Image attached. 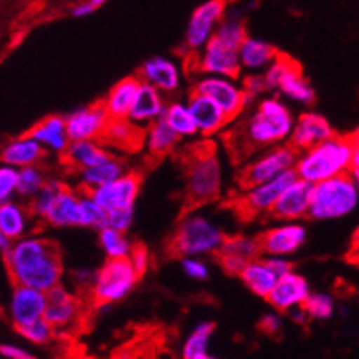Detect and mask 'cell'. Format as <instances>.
Wrapping results in <instances>:
<instances>
[{
  "label": "cell",
  "instance_id": "cell-25",
  "mask_svg": "<svg viewBox=\"0 0 359 359\" xmlns=\"http://www.w3.org/2000/svg\"><path fill=\"white\" fill-rule=\"evenodd\" d=\"M47 150L29 135L8 140L2 147V165L22 170L29 166H40Z\"/></svg>",
  "mask_w": 359,
  "mask_h": 359
},
{
  "label": "cell",
  "instance_id": "cell-28",
  "mask_svg": "<svg viewBox=\"0 0 359 359\" xmlns=\"http://www.w3.org/2000/svg\"><path fill=\"white\" fill-rule=\"evenodd\" d=\"M111 158H113L111 150L100 142H72L63 154L65 163L79 172L95 168Z\"/></svg>",
  "mask_w": 359,
  "mask_h": 359
},
{
  "label": "cell",
  "instance_id": "cell-18",
  "mask_svg": "<svg viewBox=\"0 0 359 359\" xmlns=\"http://www.w3.org/2000/svg\"><path fill=\"white\" fill-rule=\"evenodd\" d=\"M332 136H334V129L324 115L315 111H306L297 118L288 145L302 154L318 147L320 143L331 140Z\"/></svg>",
  "mask_w": 359,
  "mask_h": 359
},
{
  "label": "cell",
  "instance_id": "cell-13",
  "mask_svg": "<svg viewBox=\"0 0 359 359\" xmlns=\"http://www.w3.org/2000/svg\"><path fill=\"white\" fill-rule=\"evenodd\" d=\"M109 122L111 116L102 102L79 107L67 116L70 142H100Z\"/></svg>",
  "mask_w": 359,
  "mask_h": 359
},
{
  "label": "cell",
  "instance_id": "cell-29",
  "mask_svg": "<svg viewBox=\"0 0 359 359\" xmlns=\"http://www.w3.org/2000/svg\"><path fill=\"white\" fill-rule=\"evenodd\" d=\"M31 211L22 202L9 201L0 204V234L11 241H18L29 236L31 229Z\"/></svg>",
  "mask_w": 359,
  "mask_h": 359
},
{
  "label": "cell",
  "instance_id": "cell-56",
  "mask_svg": "<svg viewBox=\"0 0 359 359\" xmlns=\"http://www.w3.org/2000/svg\"><path fill=\"white\" fill-rule=\"evenodd\" d=\"M0 354H2L4 359H36L31 352L13 344L2 345V347H0Z\"/></svg>",
  "mask_w": 359,
  "mask_h": 359
},
{
  "label": "cell",
  "instance_id": "cell-15",
  "mask_svg": "<svg viewBox=\"0 0 359 359\" xmlns=\"http://www.w3.org/2000/svg\"><path fill=\"white\" fill-rule=\"evenodd\" d=\"M261 243L259 236H245V234H234L225 238L224 245L217 252V261L229 276H241L247 264L259 259Z\"/></svg>",
  "mask_w": 359,
  "mask_h": 359
},
{
  "label": "cell",
  "instance_id": "cell-30",
  "mask_svg": "<svg viewBox=\"0 0 359 359\" xmlns=\"http://www.w3.org/2000/svg\"><path fill=\"white\" fill-rule=\"evenodd\" d=\"M52 227H83V208H81V194H75L70 188H65L55 201L54 208L47 217Z\"/></svg>",
  "mask_w": 359,
  "mask_h": 359
},
{
  "label": "cell",
  "instance_id": "cell-49",
  "mask_svg": "<svg viewBox=\"0 0 359 359\" xmlns=\"http://www.w3.org/2000/svg\"><path fill=\"white\" fill-rule=\"evenodd\" d=\"M283 327H285V320L279 313H264L257 322V329L266 336L280 334Z\"/></svg>",
  "mask_w": 359,
  "mask_h": 359
},
{
  "label": "cell",
  "instance_id": "cell-19",
  "mask_svg": "<svg viewBox=\"0 0 359 359\" xmlns=\"http://www.w3.org/2000/svg\"><path fill=\"white\" fill-rule=\"evenodd\" d=\"M313 188L315 186L302 181V179L293 182L288 190L283 194V197L279 198L270 217L277 218L280 222H299L302 218L309 217L313 202Z\"/></svg>",
  "mask_w": 359,
  "mask_h": 359
},
{
  "label": "cell",
  "instance_id": "cell-47",
  "mask_svg": "<svg viewBox=\"0 0 359 359\" xmlns=\"http://www.w3.org/2000/svg\"><path fill=\"white\" fill-rule=\"evenodd\" d=\"M181 266L186 276H190L195 280H205L210 277V269L201 257H184L181 259Z\"/></svg>",
  "mask_w": 359,
  "mask_h": 359
},
{
  "label": "cell",
  "instance_id": "cell-32",
  "mask_svg": "<svg viewBox=\"0 0 359 359\" xmlns=\"http://www.w3.org/2000/svg\"><path fill=\"white\" fill-rule=\"evenodd\" d=\"M277 91L283 93L286 99L293 100L297 104H302V106H311L315 102V90H313L311 83L304 77L302 68H300V65L295 60L290 61Z\"/></svg>",
  "mask_w": 359,
  "mask_h": 359
},
{
  "label": "cell",
  "instance_id": "cell-59",
  "mask_svg": "<svg viewBox=\"0 0 359 359\" xmlns=\"http://www.w3.org/2000/svg\"><path fill=\"white\" fill-rule=\"evenodd\" d=\"M352 142H354V163L352 168H359V136L352 135Z\"/></svg>",
  "mask_w": 359,
  "mask_h": 359
},
{
  "label": "cell",
  "instance_id": "cell-43",
  "mask_svg": "<svg viewBox=\"0 0 359 359\" xmlns=\"http://www.w3.org/2000/svg\"><path fill=\"white\" fill-rule=\"evenodd\" d=\"M81 208H83V227L102 231L107 227V213L93 201L91 194L81 191Z\"/></svg>",
  "mask_w": 359,
  "mask_h": 359
},
{
  "label": "cell",
  "instance_id": "cell-54",
  "mask_svg": "<svg viewBox=\"0 0 359 359\" xmlns=\"http://www.w3.org/2000/svg\"><path fill=\"white\" fill-rule=\"evenodd\" d=\"M264 261H266V264L270 266V270L276 273L277 279L293 272V264L292 261H288V257H264Z\"/></svg>",
  "mask_w": 359,
  "mask_h": 359
},
{
  "label": "cell",
  "instance_id": "cell-33",
  "mask_svg": "<svg viewBox=\"0 0 359 359\" xmlns=\"http://www.w3.org/2000/svg\"><path fill=\"white\" fill-rule=\"evenodd\" d=\"M241 283H243L254 295L261 297V299L269 300L270 293L273 292L277 285V276L270 270V266L266 264L264 257L252 261L250 264H247V269L241 272L240 276Z\"/></svg>",
  "mask_w": 359,
  "mask_h": 359
},
{
  "label": "cell",
  "instance_id": "cell-48",
  "mask_svg": "<svg viewBox=\"0 0 359 359\" xmlns=\"http://www.w3.org/2000/svg\"><path fill=\"white\" fill-rule=\"evenodd\" d=\"M241 86H243L247 97L252 100H256L257 97L263 95V93H266V91H269L266 90V81H264L263 74L247 75V77H243V81H241Z\"/></svg>",
  "mask_w": 359,
  "mask_h": 359
},
{
  "label": "cell",
  "instance_id": "cell-38",
  "mask_svg": "<svg viewBox=\"0 0 359 359\" xmlns=\"http://www.w3.org/2000/svg\"><path fill=\"white\" fill-rule=\"evenodd\" d=\"M65 188H67V186L61 181H57V179H48L47 184L43 186V190L27 204L32 217L40 218V220H47L48 213L52 211L55 201H57V197H60L61 191H63Z\"/></svg>",
  "mask_w": 359,
  "mask_h": 359
},
{
  "label": "cell",
  "instance_id": "cell-5",
  "mask_svg": "<svg viewBox=\"0 0 359 359\" xmlns=\"http://www.w3.org/2000/svg\"><path fill=\"white\" fill-rule=\"evenodd\" d=\"M224 231L204 215L186 213L170 238L168 250L175 257H201L220 250L225 241Z\"/></svg>",
  "mask_w": 359,
  "mask_h": 359
},
{
  "label": "cell",
  "instance_id": "cell-24",
  "mask_svg": "<svg viewBox=\"0 0 359 359\" xmlns=\"http://www.w3.org/2000/svg\"><path fill=\"white\" fill-rule=\"evenodd\" d=\"M143 86V81L138 75H129L120 79L115 86L111 88L107 97L104 99V107L111 120H126L129 118L130 109L135 106L136 97Z\"/></svg>",
  "mask_w": 359,
  "mask_h": 359
},
{
  "label": "cell",
  "instance_id": "cell-12",
  "mask_svg": "<svg viewBox=\"0 0 359 359\" xmlns=\"http://www.w3.org/2000/svg\"><path fill=\"white\" fill-rule=\"evenodd\" d=\"M195 67L208 77H229L238 79L241 68L240 50L211 40L201 54H195Z\"/></svg>",
  "mask_w": 359,
  "mask_h": 359
},
{
  "label": "cell",
  "instance_id": "cell-11",
  "mask_svg": "<svg viewBox=\"0 0 359 359\" xmlns=\"http://www.w3.org/2000/svg\"><path fill=\"white\" fill-rule=\"evenodd\" d=\"M227 4L222 0H208L204 4L197 6L191 13L188 27L184 34V47L190 54H201L204 47L210 43L217 34L218 27L225 18Z\"/></svg>",
  "mask_w": 359,
  "mask_h": 359
},
{
  "label": "cell",
  "instance_id": "cell-46",
  "mask_svg": "<svg viewBox=\"0 0 359 359\" xmlns=\"http://www.w3.org/2000/svg\"><path fill=\"white\" fill-rule=\"evenodd\" d=\"M18 191V170L2 165L0 168V204L13 201Z\"/></svg>",
  "mask_w": 359,
  "mask_h": 359
},
{
  "label": "cell",
  "instance_id": "cell-4",
  "mask_svg": "<svg viewBox=\"0 0 359 359\" xmlns=\"http://www.w3.org/2000/svg\"><path fill=\"white\" fill-rule=\"evenodd\" d=\"M354 163V142L352 136L334 135L315 149L299 154L295 172L299 179L309 184H320L329 179L347 175Z\"/></svg>",
  "mask_w": 359,
  "mask_h": 359
},
{
  "label": "cell",
  "instance_id": "cell-34",
  "mask_svg": "<svg viewBox=\"0 0 359 359\" xmlns=\"http://www.w3.org/2000/svg\"><path fill=\"white\" fill-rule=\"evenodd\" d=\"M126 174H127V170L122 159L113 156V158L107 159V161L102 163V165L81 172L79 174L81 188H83V191L91 194V191L99 190V188L116 181V179H120Z\"/></svg>",
  "mask_w": 359,
  "mask_h": 359
},
{
  "label": "cell",
  "instance_id": "cell-41",
  "mask_svg": "<svg viewBox=\"0 0 359 359\" xmlns=\"http://www.w3.org/2000/svg\"><path fill=\"white\" fill-rule=\"evenodd\" d=\"M247 38H249V34H247L243 22L240 18H234V16H225L217 34H215V40L231 48H236V50H240Z\"/></svg>",
  "mask_w": 359,
  "mask_h": 359
},
{
  "label": "cell",
  "instance_id": "cell-9",
  "mask_svg": "<svg viewBox=\"0 0 359 359\" xmlns=\"http://www.w3.org/2000/svg\"><path fill=\"white\" fill-rule=\"evenodd\" d=\"M191 91L213 100L231 122L240 118L245 111L252 109V104L256 102V100L247 97L243 86L238 84L236 79H229V77H208V75H204L202 79H198L194 84Z\"/></svg>",
  "mask_w": 359,
  "mask_h": 359
},
{
  "label": "cell",
  "instance_id": "cell-39",
  "mask_svg": "<svg viewBox=\"0 0 359 359\" xmlns=\"http://www.w3.org/2000/svg\"><path fill=\"white\" fill-rule=\"evenodd\" d=\"M215 332L213 322H201L190 336L186 338L184 345H182V358L184 359H195L201 355L208 354L210 348V339Z\"/></svg>",
  "mask_w": 359,
  "mask_h": 359
},
{
  "label": "cell",
  "instance_id": "cell-52",
  "mask_svg": "<svg viewBox=\"0 0 359 359\" xmlns=\"http://www.w3.org/2000/svg\"><path fill=\"white\" fill-rule=\"evenodd\" d=\"M130 264H133V269L136 270L140 277L149 270L150 266V256H149V250L143 247V245H135V249H133V254L129 256Z\"/></svg>",
  "mask_w": 359,
  "mask_h": 359
},
{
  "label": "cell",
  "instance_id": "cell-1",
  "mask_svg": "<svg viewBox=\"0 0 359 359\" xmlns=\"http://www.w3.org/2000/svg\"><path fill=\"white\" fill-rule=\"evenodd\" d=\"M295 122V116L283 100L264 97L236 127H231L225 143L234 161H249L252 154H261L290 142Z\"/></svg>",
  "mask_w": 359,
  "mask_h": 359
},
{
  "label": "cell",
  "instance_id": "cell-50",
  "mask_svg": "<svg viewBox=\"0 0 359 359\" xmlns=\"http://www.w3.org/2000/svg\"><path fill=\"white\" fill-rule=\"evenodd\" d=\"M133 220H135V210L113 211L107 215V227L120 231V233H127L133 225Z\"/></svg>",
  "mask_w": 359,
  "mask_h": 359
},
{
  "label": "cell",
  "instance_id": "cell-17",
  "mask_svg": "<svg viewBox=\"0 0 359 359\" xmlns=\"http://www.w3.org/2000/svg\"><path fill=\"white\" fill-rule=\"evenodd\" d=\"M308 231L299 222H283L259 236L261 252L266 257H288L306 243Z\"/></svg>",
  "mask_w": 359,
  "mask_h": 359
},
{
  "label": "cell",
  "instance_id": "cell-10",
  "mask_svg": "<svg viewBox=\"0 0 359 359\" xmlns=\"http://www.w3.org/2000/svg\"><path fill=\"white\" fill-rule=\"evenodd\" d=\"M297 181H299L297 172L295 170H290V172L279 175L273 181L264 182V184L256 186L252 190L243 191L234 201L236 211L241 217L247 218V220L259 217V215H272L273 208L279 202V198L283 197V194Z\"/></svg>",
  "mask_w": 359,
  "mask_h": 359
},
{
  "label": "cell",
  "instance_id": "cell-3",
  "mask_svg": "<svg viewBox=\"0 0 359 359\" xmlns=\"http://www.w3.org/2000/svg\"><path fill=\"white\" fill-rule=\"evenodd\" d=\"M222 195V165L211 142L195 143L184 152V208L215 202Z\"/></svg>",
  "mask_w": 359,
  "mask_h": 359
},
{
  "label": "cell",
  "instance_id": "cell-8",
  "mask_svg": "<svg viewBox=\"0 0 359 359\" xmlns=\"http://www.w3.org/2000/svg\"><path fill=\"white\" fill-rule=\"evenodd\" d=\"M140 276L129 259H107L97 270L95 285L88 293L95 306H109L126 299L138 285Z\"/></svg>",
  "mask_w": 359,
  "mask_h": 359
},
{
  "label": "cell",
  "instance_id": "cell-16",
  "mask_svg": "<svg viewBox=\"0 0 359 359\" xmlns=\"http://www.w3.org/2000/svg\"><path fill=\"white\" fill-rule=\"evenodd\" d=\"M140 186H142V177L135 172H127L116 181L91 191V197L107 215L113 213V211L135 210V202L140 195Z\"/></svg>",
  "mask_w": 359,
  "mask_h": 359
},
{
  "label": "cell",
  "instance_id": "cell-58",
  "mask_svg": "<svg viewBox=\"0 0 359 359\" xmlns=\"http://www.w3.org/2000/svg\"><path fill=\"white\" fill-rule=\"evenodd\" d=\"M13 243H15V241H11L8 236H4V234H0V252H2V256L11 249Z\"/></svg>",
  "mask_w": 359,
  "mask_h": 359
},
{
  "label": "cell",
  "instance_id": "cell-26",
  "mask_svg": "<svg viewBox=\"0 0 359 359\" xmlns=\"http://www.w3.org/2000/svg\"><path fill=\"white\" fill-rule=\"evenodd\" d=\"M106 149L122 150V152H138L145 143V129L126 120H111L100 140Z\"/></svg>",
  "mask_w": 359,
  "mask_h": 359
},
{
  "label": "cell",
  "instance_id": "cell-22",
  "mask_svg": "<svg viewBox=\"0 0 359 359\" xmlns=\"http://www.w3.org/2000/svg\"><path fill=\"white\" fill-rule=\"evenodd\" d=\"M190 107L191 115H194L195 123H197L198 135L210 138V136L218 135L231 126V120L227 118L224 111L217 106L211 99L191 91L186 100Z\"/></svg>",
  "mask_w": 359,
  "mask_h": 359
},
{
  "label": "cell",
  "instance_id": "cell-7",
  "mask_svg": "<svg viewBox=\"0 0 359 359\" xmlns=\"http://www.w3.org/2000/svg\"><path fill=\"white\" fill-rule=\"evenodd\" d=\"M297 159H299V152L290 145L264 150L241 166L236 177L238 188L241 191H247L264 182L273 181L290 170H295Z\"/></svg>",
  "mask_w": 359,
  "mask_h": 359
},
{
  "label": "cell",
  "instance_id": "cell-14",
  "mask_svg": "<svg viewBox=\"0 0 359 359\" xmlns=\"http://www.w3.org/2000/svg\"><path fill=\"white\" fill-rule=\"evenodd\" d=\"M48 308L47 293L27 286L13 285L8 302V315L13 327H24L45 318Z\"/></svg>",
  "mask_w": 359,
  "mask_h": 359
},
{
  "label": "cell",
  "instance_id": "cell-31",
  "mask_svg": "<svg viewBox=\"0 0 359 359\" xmlns=\"http://www.w3.org/2000/svg\"><path fill=\"white\" fill-rule=\"evenodd\" d=\"M279 54L280 52L277 50L272 43L249 36L240 48L241 68L250 70L252 74H259L261 70L266 72L273 63H276Z\"/></svg>",
  "mask_w": 359,
  "mask_h": 359
},
{
  "label": "cell",
  "instance_id": "cell-23",
  "mask_svg": "<svg viewBox=\"0 0 359 359\" xmlns=\"http://www.w3.org/2000/svg\"><path fill=\"white\" fill-rule=\"evenodd\" d=\"M27 135L40 143L45 150L61 156L67 152L72 143L67 129V116L60 115L45 116L36 126H32Z\"/></svg>",
  "mask_w": 359,
  "mask_h": 359
},
{
  "label": "cell",
  "instance_id": "cell-21",
  "mask_svg": "<svg viewBox=\"0 0 359 359\" xmlns=\"http://www.w3.org/2000/svg\"><path fill=\"white\" fill-rule=\"evenodd\" d=\"M309 297H311V288L306 277L297 272H290L288 276L277 280L276 288L269 297V302L276 311L288 313L293 308L304 306Z\"/></svg>",
  "mask_w": 359,
  "mask_h": 359
},
{
  "label": "cell",
  "instance_id": "cell-45",
  "mask_svg": "<svg viewBox=\"0 0 359 359\" xmlns=\"http://www.w3.org/2000/svg\"><path fill=\"white\" fill-rule=\"evenodd\" d=\"M304 308L311 320H329L334 315V297L331 293H311Z\"/></svg>",
  "mask_w": 359,
  "mask_h": 359
},
{
  "label": "cell",
  "instance_id": "cell-2",
  "mask_svg": "<svg viewBox=\"0 0 359 359\" xmlns=\"http://www.w3.org/2000/svg\"><path fill=\"white\" fill-rule=\"evenodd\" d=\"M2 257L6 270L16 286H27L48 293L61 285L65 273L61 250L48 238L29 234L15 241Z\"/></svg>",
  "mask_w": 359,
  "mask_h": 359
},
{
  "label": "cell",
  "instance_id": "cell-51",
  "mask_svg": "<svg viewBox=\"0 0 359 359\" xmlns=\"http://www.w3.org/2000/svg\"><path fill=\"white\" fill-rule=\"evenodd\" d=\"M97 279V270L90 269H79L72 272V283L79 290H84L86 293L91 292L93 285H95Z\"/></svg>",
  "mask_w": 359,
  "mask_h": 359
},
{
  "label": "cell",
  "instance_id": "cell-20",
  "mask_svg": "<svg viewBox=\"0 0 359 359\" xmlns=\"http://www.w3.org/2000/svg\"><path fill=\"white\" fill-rule=\"evenodd\" d=\"M138 77L149 86L156 88L163 95H170L181 88V68L170 57L156 55L142 65Z\"/></svg>",
  "mask_w": 359,
  "mask_h": 359
},
{
  "label": "cell",
  "instance_id": "cell-64",
  "mask_svg": "<svg viewBox=\"0 0 359 359\" xmlns=\"http://www.w3.org/2000/svg\"><path fill=\"white\" fill-rule=\"evenodd\" d=\"M354 136H359V127H358V130L354 133Z\"/></svg>",
  "mask_w": 359,
  "mask_h": 359
},
{
  "label": "cell",
  "instance_id": "cell-63",
  "mask_svg": "<svg viewBox=\"0 0 359 359\" xmlns=\"http://www.w3.org/2000/svg\"><path fill=\"white\" fill-rule=\"evenodd\" d=\"M195 359H217V358L211 354H204V355H201V358H195Z\"/></svg>",
  "mask_w": 359,
  "mask_h": 359
},
{
  "label": "cell",
  "instance_id": "cell-6",
  "mask_svg": "<svg viewBox=\"0 0 359 359\" xmlns=\"http://www.w3.org/2000/svg\"><path fill=\"white\" fill-rule=\"evenodd\" d=\"M359 204V190L351 174L315 184L309 217L315 220H336L351 215Z\"/></svg>",
  "mask_w": 359,
  "mask_h": 359
},
{
  "label": "cell",
  "instance_id": "cell-42",
  "mask_svg": "<svg viewBox=\"0 0 359 359\" xmlns=\"http://www.w3.org/2000/svg\"><path fill=\"white\" fill-rule=\"evenodd\" d=\"M81 313V302L79 299L67 302V304H48L47 313H45V320L57 331V329H65L72 325L77 320Z\"/></svg>",
  "mask_w": 359,
  "mask_h": 359
},
{
  "label": "cell",
  "instance_id": "cell-61",
  "mask_svg": "<svg viewBox=\"0 0 359 359\" xmlns=\"http://www.w3.org/2000/svg\"><path fill=\"white\" fill-rule=\"evenodd\" d=\"M347 259L351 261V263H354L355 266H359V250H348Z\"/></svg>",
  "mask_w": 359,
  "mask_h": 359
},
{
  "label": "cell",
  "instance_id": "cell-53",
  "mask_svg": "<svg viewBox=\"0 0 359 359\" xmlns=\"http://www.w3.org/2000/svg\"><path fill=\"white\" fill-rule=\"evenodd\" d=\"M102 6V0H84V2H77V4L72 6L68 11H70V16H74V18H83V16L93 15Z\"/></svg>",
  "mask_w": 359,
  "mask_h": 359
},
{
  "label": "cell",
  "instance_id": "cell-27",
  "mask_svg": "<svg viewBox=\"0 0 359 359\" xmlns=\"http://www.w3.org/2000/svg\"><path fill=\"white\" fill-rule=\"evenodd\" d=\"M166 106L168 104L165 102V95H163L161 91L143 83L142 90H140L138 97H136L135 106L130 109L129 120L138 127H142V129H147L150 123L163 118Z\"/></svg>",
  "mask_w": 359,
  "mask_h": 359
},
{
  "label": "cell",
  "instance_id": "cell-37",
  "mask_svg": "<svg viewBox=\"0 0 359 359\" xmlns=\"http://www.w3.org/2000/svg\"><path fill=\"white\" fill-rule=\"evenodd\" d=\"M99 245L107 259H129L135 249V243L130 241L127 233H120L109 227L99 231Z\"/></svg>",
  "mask_w": 359,
  "mask_h": 359
},
{
  "label": "cell",
  "instance_id": "cell-36",
  "mask_svg": "<svg viewBox=\"0 0 359 359\" xmlns=\"http://www.w3.org/2000/svg\"><path fill=\"white\" fill-rule=\"evenodd\" d=\"M163 120L172 127V130H174L175 135H177L181 140L194 138V136L198 135L197 123H195L190 107H188V104L186 102H181V100L170 102L168 106H166Z\"/></svg>",
  "mask_w": 359,
  "mask_h": 359
},
{
  "label": "cell",
  "instance_id": "cell-35",
  "mask_svg": "<svg viewBox=\"0 0 359 359\" xmlns=\"http://www.w3.org/2000/svg\"><path fill=\"white\" fill-rule=\"evenodd\" d=\"M179 140L181 138L172 130V127L161 118L158 122L150 123L145 129V143H143V149L147 150V154L150 158H163V156L170 154L177 147Z\"/></svg>",
  "mask_w": 359,
  "mask_h": 359
},
{
  "label": "cell",
  "instance_id": "cell-57",
  "mask_svg": "<svg viewBox=\"0 0 359 359\" xmlns=\"http://www.w3.org/2000/svg\"><path fill=\"white\" fill-rule=\"evenodd\" d=\"M286 315L290 316V318L293 320V322H299L300 325H304V324H308L309 320V315H308V311H306V308L304 306H299V308H293L292 311H288L286 313Z\"/></svg>",
  "mask_w": 359,
  "mask_h": 359
},
{
  "label": "cell",
  "instance_id": "cell-44",
  "mask_svg": "<svg viewBox=\"0 0 359 359\" xmlns=\"http://www.w3.org/2000/svg\"><path fill=\"white\" fill-rule=\"evenodd\" d=\"M15 331L32 345H47L55 336V329L45 318L38 320L34 324L24 325V327H16Z\"/></svg>",
  "mask_w": 359,
  "mask_h": 359
},
{
  "label": "cell",
  "instance_id": "cell-40",
  "mask_svg": "<svg viewBox=\"0 0 359 359\" xmlns=\"http://www.w3.org/2000/svg\"><path fill=\"white\" fill-rule=\"evenodd\" d=\"M47 181V175L40 166H29V168L18 170V191H16V195L22 201H27L29 204L36 195L43 190Z\"/></svg>",
  "mask_w": 359,
  "mask_h": 359
},
{
  "label": "cell",
  "instance_id": "cell-62",
  "mask_svg": "<svg viewBox=\"0 0 359 359\" xmlns=\"http://www.w3.org/2000/svg\"><path fill=\"white\" fill-rule=\"evenodd\" d=\"M351 177L354 179V182H355V188H358V190H359V168H352V172H351Z\"/></svg>",
  "mask_w": 359,
  "mask_h": 359
},
{
  "label": "cell",
  "instance_id": "cell-55",
  "mask_svg": "<svg viewBox=\"0 0 359 359\" xmlns=\"http://www.w3.org/2000/svg\"><path fill=\"white\" fill-rule=\"evenodd\" d=\"M75 299H77V297H75L65 285L55 286V288H52L50 292L47 293L48 304H67V302H72V300Z\"/></svg>",
  "mask_w": 359,
  "mask_h": 359
},
{
  "label": "cell",
  "instance_id": "cell-60",
  "mask_svg": "<svg viewBox=\"0 0 359 359\" xmlns=\"http://www.w3.org/2000/svg\"><path fill=\"white\" fill-rule=\"evenodd\" d=\"M351 250H359V225H358V227H355L354 233H352Z\"/></svg>",
  "mask_w": 359,
  "mask_h": 359
}]
</instances>
